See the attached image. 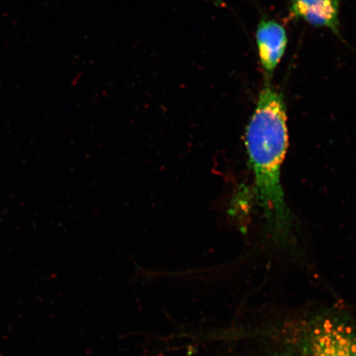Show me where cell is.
I'll list each match as a JSON object with an SVG mask.
<instances>
[{
    "instance_id": "277c9868",
    "label": "cell",
    "mask_w": 356,
    "mask_h": 356,
    "mask_svg": "<svg viewBox=\"0 0 356 356\" xmlns=\"http://www.w3.org/2000/svg\"><path fill=\"white\" fill-rule=\"evenodd\" d=\"M288 3L292 19L304 20L315 28L327 29L340 35L341 0H288Z\"/></svg>"
},
{
    "instance_id": "3957f363",
    "label": "cell",
    "mask_w": 356,
    "mask_h": 356,
    "mask_svg": "<svg viewBox=\"0 0 356 356\" xmlns=\"http://www.w3.org/2000/svg\"><path fill=\"white\" fill-rule=\"evenodd\" d=\"M256 42L265 80L271 81L286 51V29L279 22L264 17L257 25Z\"/></svg>"
},
{
    "instance_id": "6da1fadb",
    "label": "cell",
    "mask_w": 356,
    "mask_h": 356,
    "mask_svg": "<svg viewBox=\"0 0 356 356\" xmlns=\"http://www.w3.org/2000/svg\"><path fill=\"white\" fill-rule=\"evenodd\" d=\"M254 193L264 228L271 241L288 247L293 221L282 185V167L288 148L287 111L283 93L266 81L245 136Z\"/></svg>"
},
{
    "instance_id": "7a4b0ae2",
    "label": "cell",
    "mask_w": 356,
    "mask_h": 356,
    "mask_svg": "<svg viewBox=\"0 0 356 356\" xmlns=\"http://www.w3.org/2000/svg\"><path fill=\"white\" fill-rule=\"evenodd\" d=\"M277 356H356V327L330 316L306 320L284 333Z\"/></svg>"
}]
</instances>
